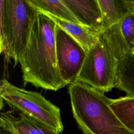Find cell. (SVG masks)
<instances>
[{"label":"cell","mask_w":134,"mask_h":134,"mask_svg":"<svg viewBox=\"0 0 134 134\" xmlns=\"http://www.w3.org/2000/svg\"><path fill=\"white\" fill-rule=\"evenodd\" d=\"M44 14L48 16L58 26L76 40L86 52L97 41L99 35L86 27L80 24L62 20L47 13Z\"/></svg>","instance_id":"8fae6325"},{"label":"cell","mask_w":134,"mask_h":134,"mask_svg":"<svg viewBox=\"0 0 134 134\" xmlns=\"http://www.w3.org/2000/svg\"><path fill=\"white\" fill-rule=\"evenodd\" d=\"M68 92L73 118L83 134H134L115 115L103 92L75 82Z\"/></svg>","instance_id":"7a4b0ae2"},{"label":"cell","mask_w":134,"mask_h":134,"mask_svg":"<svg viewBox=\"0 0 134 134\" xmlns=\"http://www.w3.org/2000/svg\"><path fill=\"white\" fill-rule=\"evenodd\" d=\"M28 1L39 12L50 14L66 21L80 24L61 0H28Z\"/></svg>","instance_id":"4fadbf2b"},{"label":"cell","mask_w":134,"mask_h":134,"mask_svg":"<svg viewBox=\"0 0 134 134\" xmlns=\"http://www.w3.org/2000/svg\"><path fill=\"white\" fill-rule=\"evenodd\" d=\"M103 18V31L134 12L132 0H98Z\"/></svg>","instance_id":"30bf717a"},{"label":"cell","mask_w":134,"mask_h":134,"mask_svg":"<svg viewBox=\"0 0 134 134\" xmlns=\"http://www.w3.org/2000/svg\"><path fill=\"white\" fill-rule=\"evenodd\" d=\"M0 134H4L3 132L1 130H0Z\"/></svg>","instance_id":"9a60e30c"},{"label":"cell","mask_w":134,"mask_h":134,"mask_svg":"<svg viewBox=\"0 0 134 134\" xmlns=\"http://www.w3.org/2000/svg\"><path fill=\"white\" fill-rule=\"evenodd\" d=\"M15 116L12 111L1 113L0 125L7 126L18 134H60L37 119L18 111Z\"/></svg>","instance_id":"9c48e42d"},{"label":"cell","mask_w":134,"mask_h":134,"mask_svg":"<svg viewBox=\"0 0 134 134\" xmlns=\"http://www.w3.org/2000/svg\"><path fill=\"white\" fill-rule=\"evenodd\" d=\"M55 26L48 16L38 11L28 44L19 61L25 86L30 83L37 88L57 91L67 85L61 76L57 64Z\"/></svg>","instance_id":"6da1fadb"},{"label":"cell","mask_w":134,"mask_h":134,"mask_svg":"<svg viewBox=\"0 0 134 134\" xmlns=\"http://www.w3.org/2000/svg\"><path fill=\"white\" fill-rule=\"evenodd\" d=\"M119 60L110 52L99 35L96 43L87 52L76 82H80L104 93L115 87Z\"/></svg>","instance_id":"5b68a950"},{"label":"cell","mask_w":134,"mask_h":134,"mask_svg":"<svg viewBox=\"0 0 134 134\" xmlns=\"http://www.w3.org/2000/svg\"><path fill=\"white\" fill-rule=\"evenodd\" d=\"M79 23L100 35L103 18L98 0H61Z\"/></svg>","instance_id":"ba28073f"},{"label":"cell","mask_w":134,"mask_h":134,"mask_svg":"<svg viewBox=\"0 0 134 134\" xmlns=\"http://www.w3.org/2000/svg\"><path fill=\"white\" fill-rule=\"evenodd\" d=\"M132 53H133V54H134V51H133V52H132Z\"/></svg>","instance_id":"e0dca14e"},{"label":"cell","mask_w":134,"mask_h":134,"mask_svg":"<svg viewBox=\"0 0 134 134\" xmlns=\"http://www.w3.org/2000/svg\"><path fill=\"white\" fill-rule=\"evenodd\" d=\"M132 3H133V6H134V1L132 0Z\"/></svg>","instance_id":"2e32d148"},{"label":"cell","mask_w":134,"mask_h":134,"mask_svg":"<svg viewBox=\"0 0 134 134\" xmlns=\"http://www.w3.org/2000/svg\"><path fill=\"white\" fill-rule=\"evenodd\" d=\"M1 108L5 102L10 107L47 125L58 133L63 132L60 109L41 94L19 88L7 80L1 81Z\"/></svg>","instance_id":"277c9868"},{"label":"cell","mask_w":134,"mask_h":134,"mask_svg":"<svg viewBox=\"0 0 134 134\" xmlns=\"http://www.w3.org/2000/svg\"><path fill=\"white\" fill-rule=\"evenodd\" d=\"M99 36L118 60L134 51V12L103 31Z\"/></svg>","instance_id":"52a82bcc"},{"label":"cell","mask_w":134,"mask_h":134,"mask_svg":"<svg viewBox=\"0 0 134 134\" xmlns=\"http://www.w3.org/2000/svg\"><path fill=\"white\" fill-rule=\"evenodd\" d=\"M0 50L14 66L28 44L38 10L28 0H1Z\"/></svg>","instance_id":"3957f363"},{"label":"cell","mask_w":134,"mask_h":134,"mask_svg":"<svg viewBox=\"0 0 134 134\" xmlns=\"http://www.w3.org/2000/svg\"><path fill=\"white\" fill-rule=\"evenodd\" d=\"M0 127L1 130L3 132L4 134H18L13 129L5 125H0Z\"/></svg>","instance_id":"5bb4252c"},{"label":"cell","mask_w":134,"mask_h":134,"mask_svg":"<svg viewBox=\"0 0 134 134\" xmlns=\"http://www.w3.org/2000/svg\"><path fill=\"white\" fill-rule=\"evenodd\" d=\"M56 57L58 69L66 84L76 82L87 52L72 37L56 24Z\"/></svg>","instance_id":"8992f818"},{"label":"cell","mask_w":134,"mask_h":134,"mask_svg":"<svg viewBox=\"0 0 134 134\" xmlns=\"http://www.w3.org/2000/svg\"><path fill=\"white\" fill-rule=\"evenodd\" d=\"M109 106L125 127L134 132V96L110 99Z\"/></svg>","instance_id":"7c38bea8"}]
</instances>
